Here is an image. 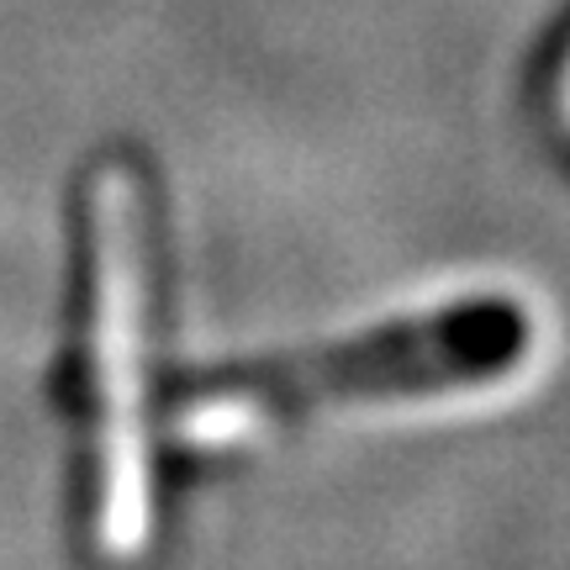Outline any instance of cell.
<instances>
[{"instance_id": "obj_1", "label": "cell", "mask_w": 570, "mask_h": 570, "mask_svg": "<svg viewBox=\"0 0 570 570\" xmlns=\"http://www.w3.org/2000/svg\"><path fill=\"white\" fill-rule=\"evenodd\" d=\"M523 344L529 323L518 306L502 296H470L417 323L381 327L323 354H291L269 365L202 375L175 412V439L190 449H233L323 402L487 386L518 365Z\"/></svg>"}, {"instance_id": "obj_2", "label": "cell", "mask_w": 570, "mask_h": 570, "mask_svg": "<svg viewBox=\"0 0 570 570\" xmlns=\"http://www.w3.org/2000/svg\"><path fill=\"white\" fill-rule=\"evenodd\" d=\"M148 338H154V196L132 164L90 180V348L85 386L96 417V550L142 554L154 533L148 444Z\"/></svg>"}]
</instances>
